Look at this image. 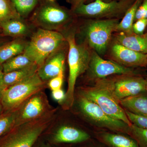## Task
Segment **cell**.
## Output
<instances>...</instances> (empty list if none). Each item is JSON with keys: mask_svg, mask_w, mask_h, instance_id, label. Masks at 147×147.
I'll list each match as a JSON object with an SVG mask.
<instances>
[{"mask_svg": "<svg viewBox=\"0 0 147 147\" xmlns=\"http://www.w3.org/2000/svg\"><path fill=\"white\" fill-rule=\"evenodd\" d=\"M28 41L26 38H16L0 46V63L24 53Z\"/></svg>", "mask_w": 147, "mask_h": 147, "instance_id": "d6986e66", "label": "cell"}, {"mask_svg": "<svg viewBox=\"0 0 147 147\" xmlns=\"http://www.w3.org/2000/svg\"><path fill=\"white\" fill-rule=\"evenodd\" d=\"M34 63L25 53L11 58L2 64L4 74L24 68Z\"/></svg>", "mask_w": 147, "mask_h": 147, "instance_id": "603a6c76", "label": "cell"}, {"mask_svg": "<svg viewBox=\"0 0 147 147\" xmlns=\"http://www.w3.org/2000/svg\"><path fill=\"white\" fill-rule=\"evenodd\" d=\"M18 110L8 111L0 116V138L15 127Z\"/></svg>", "mask_w": 147, "mask_h": 147, "instance_id": "484cf974", "label": "cell"}, {"mask_svg": "<svg viewBox=\"0 0 147 147\" xmlns=\"http://www.w3.org/2000/svg\"><path fill=\"white\" fill-rule=\"evenodd\" d=\"M102 141L111 147H139L135 140L120 134L104 133Z\"/></svg>", "mask_w": 147, "mask_h": 147, "instance_id": "7402d4cb", "label": "cell"}, {"mask_svg": "<svg viewBox=\"0 0 147 147\" xmlns=\"http://www.w3.org/2000/svg\"><path fill=\"white\" fill-rule=\"evenodd\" d=\"M136 1L115 0L105 2L101 0H95L89 3L80 5L71 10L77 18L120 20Z\"/></svg>", "mask_w": 147, "mask_h": 147, "instance_id": "8992f818", "label": "cell"}, {"mask_svg": "<svg viewBox=\"0 0 147 147\" xmlns=\"http://www.w3.org/2000/svg\"><path fill=\"white\" fill-rule=\"evenodd\" d=\"M83 19L79 24L77 20L76 22V41L86 44L100 56L105 55L119 20Z\"/></svg>", "mask_w": 147, "mask_h": 147, "instance_id": "7a4b0ae2", "label": "cell"}, {"mask_svg": "<svg viewBox=\"0 0 147 147\" xmlns=\"http://www.w3.org/2000/svg\"><path fill=\"white\" fill-rule=\"evenodd\" d=\"M67 47V43L55 51L38 67V74L43 82L50 80L64 71Z\"/></svg>", "mask_w": 147, "mask_h": 147, "instance_id": "5bb4252c", "label": "cell"}, {"mask_svg": "<svg viewBox=\"0 0 147 147\" xmlns=\"http://www.w3.org/2000/svg\"><path fill=\"white\" fill-rule=\"evenodd\" d=\"M86 132L74 127L63 126L58 129L53 137L56 143H76L85 142L90 139Z\"/></svg>", "mask_w": 147, "mask_h": 147, "instance_id": "e0dca14e", "label": "cell"}, {"mask_svg": "<svg viewBox=\"0 0 147 147\" xmlns=\"http://www.w3.org/2000/svg\"><path fill=\"white\" fill-rule=\"evenodd\" d=\"M52 96L55 100L59 102L64 101L65 93L61 89L52 91Z\"/></svg>", "mask_w": 147, "mask_h": 147, "instance_id": "1f68e13d", "label": "cell"}, {"mask_svg": "<svg viewBox=\"0 0 147 147\" xmlns=\"http://www.w3.org/2000/svg\"><path fill=\"white\" fill-rule=\"evenodd\" d=\"M147 27V18L139 19L134 22L132 26V30L135 34H143Z\"/></svg>", "mask_w": 147, "mask_h": 147, "instance_id": "f546056e", "label": "cell"}, {"mask_svg": "<svg viewBox=\"0 0 147 147\" xmlns=\"http://www.w3.org/2000/svg\"><path fill=\"white\" fill-rule=\"evenodd\" d=\"M143 18H147V0H142L136 11L135 21Z\"/></svg>", "mask_w": 147, "mask_h": 147, "instance_id": "4dcf8cb0", "label": "cell"}, {"mask_svg": "<svg viewBox=\"0 0 147 147\" xmlns=\"http://www.w3.org/2000/svg\"><path fill=\"white\" fill-rule=\"evenodd\" d=\"M86 71L89 79L92 80L106 78L113 75L136 74V71L132 69L121 65L114 61L103 59L93 50Z\"/></svg>", "mask_w": 147, "mask_h": 147, "instance_id": "30bf717a", "label": "cell"}, {"mask_svg": "<svg viewBox=\"0 0 147 147\" xmlns=\"http://www.w3.org/2000/svg\"><path fill=\"white\" fill-rule=\"evenodd\" d=\"M78 104L84 115L98 126L114 131L129 132L130 126L108 115L97 104L81 95Z\"/></svg>", "mask_w": 147, "mask_h": 147, "instance_id": "9c48e42d", "label": "cell"}, {"mask_svg": "<svg viewBox=\"0 0 147 147\" xmlns=\"http://www.w3.org/2000/svg\"><path fill=\"white\" fill-rule=\"evenodd\" d=\"M48 1H55V0H48Z\"/></svg>", "mask_w": 147, "mask_h": 147, "instance_id": "f35d334b", "label": "cell"}, {"mask_svg": "<svg viewBox=\"0 0 147 147\" xmlns=\"http://www.w3.org/2000/svg\"><path fill=\"white\" fill-rule=\"evenodd\" d=\"M36 28L30 21L21 17L7 21L0 26L3 35L16 38H26L27 36H30Z\"/></svg>", "mask_w": 147, "mask_h": 147, "instance_id": "9a60e30c", "label": "cell"}, {"mask_svg": "<svg viewBox=\"0 0 147 147\" xmlns=\"http://www.w3.org/2000/svg\"><path fill=\"white\" fill-rule=\"evenodd\" d=\"M50 117L14 127L0 138V147H32L49 124Z\"/></svg>", "mask_w": 147, "mask_h": 147, "instance_id": "52a82bcc", "label": "cell"}, {"mask_svg": "<svg viewBox=\"0 0 147 147\" xmlns=\"http://www.w3.org/2000/svg\"><path fill=\"white\" fill-rule=\"evenodd\" d=\"M77 18L72 11L55 1L40 0L30 21L36 28L62 33L73 26Z\"/></svg>", "mask_w": 147, "mask_h": 147, "instance_id": "277c9868", "label": "cell"}, {"mask_svg": "<svg viewBox=\"0 0 147 147\" xmlns=\"http://www.w3.org/2000/svg\"><path fill=\"white\" fill-rule=\"evenodd\" d=\"M142 0H136L131 5L116 27L115 33H122L126 34L133 33L132 26L135 21V14Z\"/></svg>", "mask_w": 147, "mask_h": 147, "instance_id": "44dd1931", "label": "cell"}, {"mask_svg": "<svg viewBox=\"0 0 147 147\" xmlns=\"http://www.w3.org/2000/svg\"><path fill=\"white\" fill-rule=\"evenodd\" d=\"M76 23L62 33L68 45L67 60L69 74L68 88L65 93V107L70 108L74 101V89L78 78L88 70L92 50L83 43L77 42L75 38Z\"/></svg>", "mask_w": 147, "mask_h": 147, "instance_id": "6da1fadb", "label": "cell"}, {"mask_svg": "<svg viewBox=\"0 0 147 147\" xmlns=\"http://www.w3.org/2000/svg\"><path fill=\"white\" fill-rule=\"evenodd\" d=\"M93 81V85L82 89L80 95L97 104L108 115L131 126L132 123L114 93V78Z\"/></svg>", "mask_w": 147, "mask_h": 147, "instance_id": "3957f363", "label": "cell"}, {"mask_svg": "<svg viewBox=\"0 0 147 147\" xmlns=\"http://www.w3.org/2000/svg\"><path fill=\"white\" fill-rule=\"evenodd\" d=\"M88 1V0H67L68 3L71 5V10L80 5L86 3Z\"/></svg>", "mask_w": 147, "mask_h": 147, "instance_id": "836d02e7", "label": "cell"}, {"mask_svg": "<svg viewBox=\"0 0 147 147\" xmlns=\"http://www.w3.org/2000/svg\"><path fill=\"white\" fill-rule=\"evenodd\" d=\"M17 12L22 18H26L35 9L40 0H11Z\"/></svg>", "mask_w": 147, "mask_h": 147, "instance_id": "d4e9b609", "label": "cell"}, {"mask_svg": "<svg viewBox=\"0 0 147 147\" xmlns=\"http://www.w3.org/2000/svg\"><path fill=\"white\" fill-rule=\"evenodd\" d=\"M3 108L1 103H0V116L3 115Z\"/></svg>", "mask_w": 147, "mask_h": 147, "instance_id": "d590c367", "label": "cell"}, {"mask_svg": "<svg viewBox=\"0 0 147 147\" xmlns=\"http://www.w3.org/2000/svg\"><path fill=\"white\" fill-rule=\"evenodd\" d=\"M110 60L125 67H147V54L129 49L112 38L107 52Z\"/></svg>", "mask_w": 147, "mask_h": 147, "instance_id": "8fae6325", "label": "cell"}, {"mask_svg": "<svg viewBox=\"0 0 147 147\" xmlns=\"http://www.w3.org/2000/svg\"><path fill=\"white\" fill-rule=\"evenodd\" d=\"M4 73L3 70L2 64L0 63V100L3 92L6 89L3 83V77Z\"/></svg>", "mask_w": 147, "mask_h": 147, "instance_id": "d6a6232c", "label": "cell"}, {"mask_svg": "<svg viewBox=\"0 0 147 147\" xmlns=\"http://www.w3.org/2000/svg\"><path fill=\"white\" fill-rule=\"evenodd\" d=\"M2 35H3L2 34H0V46L5 43L3 42L4 41V40L3 39V36Z\"/></svg>", "mask_w": 147, "mask_h": 147, "instance_id": "e575fe53", "label": "cell"}, {"mask_svg": "<svg viewBox=\"0 0 147 147\" xmlns=\"http://www.w3.org/2000/svg\"><path fill=\"white\" fill-rule=\"evenodd\" d=\"M20 18L11 0H0V26L7 21Z\"/></svg>", "mask_w": 147, "mask_h": 147, "instance_id": "cb8c5ba5", "label": "cell"}, {"mask_svg": "<svg viewBox=\"0 0 147 147\" xmlns=\"http://www.w3.org/2000/svg\"><path fill=\"white\" fill-rule=\"evenodd\" d=\"M38 66L35 63L24 68L4 74L3 83L6 88L24 81L37 72Z\"/></svg>", "mask_w": 147, "mask_h": 147, "instance_id": "ffe728a7", "label": "cell"}, {"mask_svg": "<svg viewBox=\"0 0 147 147\" xmlns=\"http://www.w3.org/2000/svg\"><path fill=\"white\" fill-rule=\"evenodd\" d=\"M127 118L132 124L140 128L147 129V117L136 115L124 109Z\"/></svg>", "mask_w": 147, "mask_h": 147, "instance_id": "83f0119b", "label": "cell"}, {"mask_svg": "<svg viewBox=\"0 0 147 147\" xmlns=\"http://www.w3.org/2000/svg\"><path fill=\"white\" fill-rule=\"evenodd\" d=\"M146 93L122 99L120 103L125 110L147 117V94Z\"/></svg>", "mask_w": 147, "mask_h": 147, "instance_id": "ac0fdd59", "label": "cell"}, {"mask_svg": "<svg viewBox=\"0 0 147 147\" xmlns=\"http://www.w3.org/2000/svg\"><path fill=\"white\" fill-rule=\"evenodd\" d=\"M129 133L139 147H147V129L140 128L132 124L129 127Z\"/></svg>", "mask_w": 147, "mask_h": 147, "instance_id": "4316f807", "label": "cell"}, {"mask_svg": "<svg viewBox=\"0 0 147 147\" xmlns=\"http://www.w3.org/2000/svg\"><path fill=\"white\" fill-rule=\"evenodd\" d=\"M146 79V92L147 93V76Z\"/></svg>", "mask_w": 147, "mask_h": 147, "instance_id": "74e56055", "label": "cell"}, {"mask_svg": "<svg viewBox=\"0 0 147 147\" xmlns=\"http://www.w3.org/2000/svg\"><path fill=\"white\" fill-rule=\"evenodd\" d=\"M67 43L61 32L36 28L30 36L24 53L39 67L51 54Z\"/></svg>", "mask_w": 147, "mask_h": 147, "instance_id": "5b68a950", "label": "cell"}, {"mask_svg": "<svg viewBox=\"0 0 147 147\" xmlns=\"http://www.w3.org/2000/svg\"><path fill=\"white\" fill-rule=\"evenodd\" d=\"M44 85L45 82L37 72L24 81L7 87L0 100L3 109L7 111L16 110L24 101L42 89Z\"/></svg>", "mask_w": 147, "mask_h": 147, "instance_id": "ba28073f", "label": "cell"}, {"mask_svg": "<svg viewBox=\"0 0 147 147\" xmlns=\"http://www.w3.org/2000/svg\"><path fill=\"white\" fill-rule=\"evenodd\" d=\"M26 101L18 110L15 127L36 120L45 115L47 103L42 93L38 92Z\"/></svg>", "mask_w": 147, "mask_h": 147, "instance_id": "4fadbf2b", "label": "cell"}, {"mask_svg": "<svg viewBox=\"0 0 147 147\" xmlns=\"http://www.w3.org/2000/svg\"><path fill=\"white\" fill-rule=\"evenodd\" d=\"M114 92L118 100L146 92V79L137 74L114 77Z\"/></svg>", "mask_w": 147, "mask_h": 147, "instance_id": "7c38bea8", "label": "cell"}, {"mask_svg": "<svg viewBox=\"0 0 147 147\" xmlns=\"http://www.w3.org/2000/svg\"><path fill=\"white\" fill-rule=\"evenodd\" d=\"M113 38L121 44L139 53L147 54V32L141 35L114 33Z\"/></svg>", "mask_w": 147, "mask_h": 147, "instance_id": "2e32d148", "label": "cell"}, {"mask_svg": "<svg viewBox=\"0 0 147 147\" xmlns=\"http://www.w3.org/2000/svg\"><path fill=\"white\" fill-rule=\"evenodd\" d=\"M63 77L64 71H62L58 76L49 80L48 86L52 91L61 89L63 83Z\"/></svg>", "mask_w": 147, "mask_h": 147, "instance_id": "f1b7e54d", "label": "cell"}, {"mask_svg": "<svg viewBox=\"0 0 147 147\" xmlns=\"http://www.w3.org/2000/svg\"><path fill=\"white\" fill-rule=\"evenodd\" d=\"M105 2H110L113 1H115V0H101Z\"/></svg>", "mask_w": 147, "mask_h": 147, "instance_id": "8d00e7d4", "label": "cell"}]
</instances>
